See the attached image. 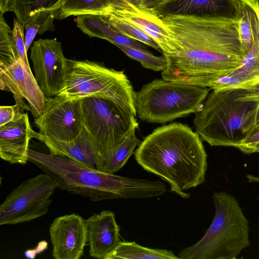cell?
Returning <instances> with one entry per match:
<instances>
[{
    "mask_svg": "<svg viewBox=\"0 0 259 259\" xmlns=\"http://www.w3.org/2000/svg\"><path fill=\"white\" fill-rule=\"evenodd\" d=\"M168 36L162 78L200 87L236 69L244 54L238 20L194 15L159 16Z\"/></svg>",
    "mask_w": 259,
    "mask_h": 259,
    "instance_id": "6da1fadb",
    "label": "cell"
},
{
    "mask_svg": "<svg viewBox=\"0 0 259 259\" xmlns=\"http://www.w3.org/2000/svg\"><path fill=\"white\" fill-rule=\"evenodd\" d=\"M202 139L186 124L174 122L155 129L141 141L135 152L137 163L170 186L183 198L185 192L204 183L207 154Z\"/></svg>",
    "mask_w": 259,
    "mask_h": 259,
    "instance_id": "7a4b0ae2",
    "label": "cell"
},
{
    "mask_svg": "<svg viewBox=\"0 0 259 259\" xmlns=\"http://www.w3.org/2000/svg\"><path fill=\"white\" fill-rule=\"evenodd\" d=\"M28 160L59 184L58 188L89 198L93 201L116 199H146L166 191L161 181L110 174L66 157L29 149Z\"/></svg>",
    "mask_w": 259,
    "mask_h": 259,
    "instance_id": "3957f363",
    "label": "cell"
},
{
    "mask_svg": "<svg viewBox=\"0 0 259 259\" xmlns=\"http://www.w3.org/2000/svg\"><path fill=\"white\" fill-rule=\"evenodd\" d=\"M195 113L194 124L202 140L236 148L259 127V84L212 91Z\"/></svg>",
    "mask_w": 259,
    "mask_h": 259,
    "instance_id": "277c9868",
    "label": "cell"
},
{
    "mask_svg": "<svg viewBox=\"0 0 259 259\" xmlns=\"http://www.w3.org/2000/svg\"><path fill=\"white\" fill-rule=\"evenodd\" d=\"M212 198L211 224L197 242L179 252V259H235L250 246L249 222L236 198L222 191Z\"/></svg>",
    "mask_w": 259,
    "mask_h": 259,
    "instance_id": "5b68a950",
    "label": "cell"
},
{
    "mask_svg": "<svg viewBox=\"0 0 259 259\" xmlns=\"http://www.w3.org/2000/svg\"><path fill=\"white\" fill-rule=\"evenodd\" d=\"M135 92L123 71L97 62L68 59L65 85L59 95L77 100L89 97L104 98L137 116Z\"/></svg>",
    "mask_w": 259,
    "mask_h": 259,
    "instance_id": "8992f818",
    "label": "cell"
},
{
    "mask_svg": "<svg viewBox=\"0 0 259 259\" xmlns=\"http://www.w3.org/2000/svg\"><path fill=\"white\" fill-rule=\"evenodd\" d=\"M209 94L206 87L155 79L135 92L137 116L152 123H164L196 113Z\"/></svg>",
    "mask_w": 259,
    "mask_h": 259,
    "instance_id": "52a82bcc",
    "label": "cell"
},
{
    "mask_svg": "<svg viewBox=\"0 0 259 259\" xmlns=\"http://www.w3.org/2000/svg\"><path fill=\"white\" fill-rule=\"evenodd\" d=\"M80 100L84 127L93 142L98 163L136 131L138 122L133 113L109 100L96 97Z\"/></svg>",
    "mask_w": 259,
    "mask_h": 259,
    "instance_id": "ba28073f",
    "label": "cell"
},
{
    "mask_svg": "<svg viewBox=\"0 0 259 259\" xmlns=\"http://www.w3.org/2000/svg\"><path fill=\"white\" fill-rule=\"evenodd\" d=\"M59 184L45 173L17 186L0 205V225L27 222L46 214Z\"/></svg>",
    "mask_w": 259,
    "mask_h": 259,
    "instance_id": "9c48e42d",
    "label": "cell"
},
{
    "mask_svg": "<svg viewBox=\"0 0 259 259\" xmlns=\"http://www.w3.org/2000/svg\"><path fill=\"white\" fill-rule=\"evenodd\" d=\"M39 133L48 138L68 142L84 127L81 100L61 95L47 97L41 114L34 118Z\"/></svg>",
    "mask_w": 259,
    "mask_h": 259,
    "instance_id": "30bf717a",
    "label": "cell"
},
{
    "mask_svg": "<svg viewBox=\"0 0 259 259\" xmlns=\"http://www.w3.org/2000/svg\"><path fill=\"white\" fill-rule=\"evenodd\" d=\"M30 59L35 78L47 97L60 94L65 85L68 59L56 38L39 39L33 43Z\"/></svg>",
    "mask_w": 259,
    "mask_h": 259,
    "instance_id": "8fae6325",
    "label": "cell"
},
{
    "mask_svg": "<svg viewBox=\"0 0 259 259\" xmlns=\"http://www.w3.org/2000/svg\"><path fill=\"white\" fill-rule=\"evenodd\" d=\"M0 88L11 92L16 104L30 111L34 118L42 113L47 97L39 88L30 67L19 59L0 69Z\"/></svg>",
    "mask_w": 259,
    "mask_h": 259,
    "instance_id": "7c38bea8",
    "label": "cell"
},
{
    "mask_svg": "<svg viewBox=\"0 0 259 259\" xmlns=\"http://www.w3.org/2000/svg\"><path fill=\"white\" fill-rule=\"evenodd\" d=\"M252 30V44L235 70L211 82L213 91L248 89L259 84V1L248 0Z\"/></svg>",
    "mask_w": 259,
    "mask_h": 259,
    "instance_id": "4fadbf2b",
    "label": "cell"
},
{
    "mask_svg": "<svg viewBox=\"0 0 259 259\" xmlns=\"http://www.w3.org/2000/svg\"><path fill=\"white\" fill-rule=\"evenodd\" d=\"M49 233L55 259H79L83 255L88 229L85 221L79 215L73 213L56 218Z\"/></svg>",
    "mask_w": 259,
    "mask_h": 259,
    "instance_id": "5bb4252c",
    "label": "cell"
},
{
    "mask_svg": "<svg viewBox=\"0 0 259 259\" xmlns=\"http://www.w3.org/2000/svg\"><path fill=\"white\" fill-rule=\"evenodd\" d=\"M38 133L31 128L27 113L0 126V157L11 164H25L28 160L29 141Z\"/></svg>",
    "mask_w": 259,
    "mask_h": 259,
    "instance_id": "9a60e30c",
    "label": "cell"
},
{
    "mask_svg": "<svg viewBox=\"0 0 259 259\" xmlns=\"http://www.w3.org/2000/svg\"><path fill=\"white\" fill-rule=\"evenodd\" d=\"M91 257L106 259L120 241V227L114 213L103 210L85 220Z\"/></svg>",
    "mask_w": 259,
    "mask_h": 259,
    "instance_id": "2e32d148",
    "label": "cell"
},
{
    "mask_svg": "<svg viewBox=\"0 0 259 259\" xmlns=\"http://www.w3.org/2000/svg\"><path fill=\"white\" fill-rule=\"evenodd\" d=\"M239 7V0H177L167 5L162 14L238 20Z\"/></svg>",
    "mask_w": 259,
    "mask_h": 259,
    "instance_id": "e0dca14e",
    "label": "cell"
},
{
    "mask_svg": "<svg viewBox=\"0 0 259 259\" xmlns=\"http://www.w3.org/2000/svg\"><path fill=\"white\" fill-rule=\"evenodd\" d=\"M104 14L126 22L141 30L156 42L162 53L167 50L168 36L162 27L159 16L143 11L129 4H112Z\"/></svg>",
    "mask_w": 259,
    "mask_h": 259,
    "instance_id": "ac0fdd59",
    "label": "cell"
},
{
    "mask_svg": "<svg viewBox=\"0 0 259 259\" xmlns=\"http://www.w3.org/2000/svg\"><path fill=\"white\" fill-rule=\"evenodd\" d=\"M36 139L48 148L50 154L66 157L81 164L96 167L98 156L91 136L84 127L73 140L64 142L45 137L37 134Z\"/></svg>",
    "mask_w": 259,
    "mask_h": 259,
    "instance_id": "d6986e66",
    "label": "cell"
},
{
    "mask_svg": "<svg viewBox=\"0 0 259 259\" xmlns=\"http://www.w3.org/2000/svg\"><path fill=\"white\" fill-rule=\"evenodd\" d=\"M179 259L174 252L141 246L135 242L120 241L106 259Z\"/></svg>",
    "mask_w": 259,
    "mask_h": 259,
    "instance_id": "ffe728a7",
    "label": "cell"
},
{
    "mask_svg": "<svg viewBox=\"0 0 259 259\" xmlns=\"http://www.w3.org/2000/svg\"><path fill=\"white\" fill-rule=\"evenodd\" d=\"M64 1L9 0L6 12H14L17 21L24 27L28 22L39 13L59 9Z\"/></svg>",
    "mask_w": 259,
    "mask_h": 259,
    "instance_id": "44dd1931",
    "label": "cell"
},
{
    "mask_svg": "<svg viewBox=\"0 0 259 259\" xmlns=\"http://www.w3.org/2000/svg\"><path fill=\"white\" fill-rule=\"evenodd\" d=\"M135 132H134L108 157L100 161L95 168L104 172L114 174L124 166L136 147L141 142Z\"/></svg>",
    "mask_w": 259,
    "mask_h": 259,
    "instance_id": "7402d4cb",
    "label": "cell"
},
{
    "mask_svg": "<svg viewBox=\"0 0 259 259\" xmlns=\"http://www.w3.org/2000/svg\"><path fill=\"white\" fill-rule=\"evenodd\" d=\"M111 4V0H65L58 10L56 19L62 20L71 16L86 14L101 15Z\"/></svg>",
    "mask_w": 259,
    "mask_h": 259,
    "instance_id": "603a6c76",
    "label": "cell"
},
{
    "mask_svg": "<svg viewBox=\"0 0 259 259\" xmlns=\"http://www.w3.org/2000/svg\"><path fill=\"white\" fill-rule=\"evenodd\" d=\"M77 26L91 37L108 40L117 33L104 20L101 15L86 14L77 16Z\"/></svg>",
    "mask_w": 259,
    "mask_h": 259,
    "instance_id": "cb8c5ba5",
    "label": "cell"
},
{
    "mask_svg": "<svg viewBox=\"0 0 259 259\" xmlns=\"http://www.w3.org/2000/svg\"><path fill=\"white\" fill-rule=\"evenodd\" d=\"M0 13V69L14 64L19 59L16 48L13 30Z\"/></svg>",
    "mask_w": 259,
    "mask_h": 259,
    "instance_id": "d4e9b609",
    "label": "cell"
},
{
    "mask_svg": "<svg viewBox=\"0 0 259 259\" xmlns=\"http://www.w3.org/2000/svg\"><path fill=\"white\" fill-rule=\"evenodd\" d=\"M101 15L108 24L117 32L140 41L162 53L159 46L153 38L135 26L108 14H104Z\"/></svg>",
    "mask_w": 259,
    "mask_h": 259,
    "instance_id": "484cf974",
    "label": "cell"
},
{
    "mask_svg": "<svg viewBox=\"0 0 259 259\" xmlns=\"http://www.w3.org/2000/svg\"><path fill=\"white\" fill-rule=\"evenodd\" d=\"M115 46L128 57L139 62L145 68L155 71H162L166 67V59L163 55L156 56L150 52H144L119 45Z\"/></svg>",
    "mask_w": 259,
    "mask_h": 259,
    "instance_id": "4316f807",
    "label": "cell"
},
{
    "mask_svg": "<svg viewBox=\"0 0 259 259\" xmlns=\"http://www.w3.org/2000/svg\"><path fill=\"white\" fill-rule=\"evenodd\" d=\"M238 15L239 31L244 56L250 49L252 44V30L250 21L248 0H239Z\"/></svg>",
    "mask_w": 259,
    "mask_h": 259,
    "instance_id": "83f0119b",
    "label": "cell"
},
{
    "mask_svg": "<svg viewBox=\"0 0 259 259\" xmlns=\"http://www.w3.org/2000/svg\"><path fill=\"white\" fill-rule=\"evenodd\" d=\"M176 1L177 0H111V2L112 4H129L143 11L160 16L164 8Z\"/></svg>",
    "mask_w": 259,
    "mask_h": 259,
    "instance_id": "f1b7e54d",
    "label": "cell"
},
{
    "mask_svg": "<svg viewBox=\"0 0 259 259\" xmlns=\"http://www.w3.org/2000/svg\"><path fill=\"white\" fill-rule=\"evenodd\" d=\"M24 28L23 25L17 19L14 20V27L12 30L18 55L19 59L22 60L28 67H30L25 48Z\"/></svg>",
    "mask_w": 259,
    "mask_h": 259,
    "instance_id": "f546056e",
    "label": "cell"
},
{
    "mask_svg": "<svg viewBox=\"0 0 259 259\" xmlns=\"http://www.w3.org/2000/svg\"><path fill=\"white\" fill-rule=\"evenodd\" d=\"M24 110L18 104L0 107V126L20 118Z\"/></svg>",
    "mask_w": 259,
    "mask_h": 259,
    "instance_id": "4dcf8cb0",
    "label": "cell"
},
{
    "mask_svg": "<svg viewBox=\"0 0 259 259\" xmlns=\"http://www.w3.org/2000/svg\"><path fill=\"white\" fill-rule=\"evenodd\" d=\"M108 41L114 45L124 46L144 52H149L144 46L138 43L135 40L119 33H117L111 39H108Z\"/></svg>",
    "mask_w": 259,
    "mask_h": 259,
    "instance_id": "1f68e13d",
    "label": "cell"
},
{
    "mask_svg": "<svg viewBox=\"0 0 259 259\" xmlns=\"http://www.w3.org/2000/svg\"><path fill=\"white\" fill-rule=\"evenodd\" d=\"M258 142H259V127L243 140L236 148L244 153L250 154L251 149Z\"/></svg>",
    "mask_w": 259,
    "mask_h": 259,
    "instance_id": "d6a6232c",
    "label": "cell"
},
{
    "mask_svg": "<svg viewBox=\"0 0 259 259\" xmlns=\"http://www.w3.org/2000/svg\"><path fill=\"white\" fill-rule=\"evenodd\" d=\"M9 0H0V12L6 13V7Z\"/></svg>",
    "mask_w": 259,
    "mask_h": 259,
    "instance_id": "836d02e7",
    "label": "cell"
},
{
    "mask_svg": "<svg viewBox=\"0 0 259 259\" xmlns=\"http://www.w3.org/2000/svg\"><path fill=\"white\" fill-rule=\"evenodd\" d=\"M246 177L248 178V181L250 183H252V182L259 183V177H255L252 175H247Z\"/></svg>",
    "mask_w": 259,
    "mask_h": 259,
    "instance_id": "e575fe53",
    "label": "cell"
},
{
    "mask_svg": "<svg viewBox=\"0 0 259 259\" xmlns=\"http://www.w3.org/2000/svg\"><path fill=\"white\" fill-rule=\"evenodd\" d=\"M257 152L259 153V142L256 144L254 147L251 149L250 154Z\"/></svg>",
    "mask_w": 259,
    "mask_h": 259,
    "instance_id": "d590c367",
    "label": "cell"
}]
</instances>
